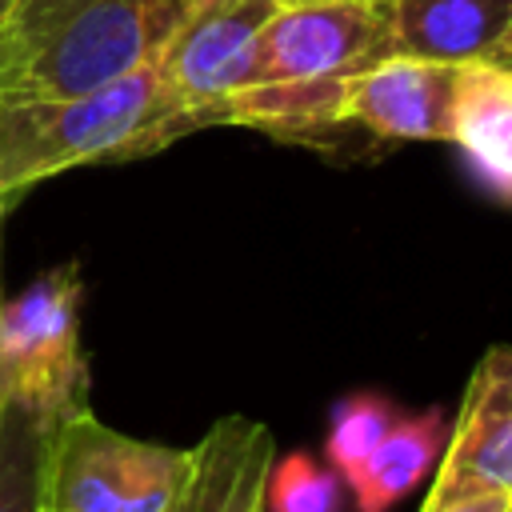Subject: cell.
<instances>
[{
    "label": "cell",
    "mask_w": 512,
    "mask_h": 512,
    "mask_svg": "<svg viewBox=\"0 0 512 512\" xmlns=\"http://www.w3.org/2000/svg\"><path fill=\"white\" fill-rule=\"evenodd\" d=\"M392 56L384 12L372 0H288L256 36L240 92L220 124H248L276 140L324 148L340 124V92L352 76Z\"/></svg>",
    "instance_id": "6da1fadb"
},
{
    "label": "cell",
    "mask_w": 512,
    "mask_h": 512,
    "mask_svg": "<svg viewBox=\"0 0 512 512\" xmlns=\"http://www.w3.org/2000/svg\"><path fill=\"white\" fill-rule=\"evenodd\" d=\"M192 0H8L0 12V100L104 88L152 64Z\"/></svg>",
    "instance_id": "7a4b0ae2"
},
{
    "label": "cell",
    "mask_w": 512,
    "mask_h": 512,
    "mask_svg": "<svg viewBox=\"0 0 512 512\" xmlns=\"http://www.w3.org/2000/svg\"><path fill=\"white\" fill-rule=\"evenodd\" d=\"M196 128V116L168 88L160 60L92 92L0 100V204L80 164L160 152Z\"/></svg>",
    "instance_id": "3957f363"
},
{
    "label": "cell",
    "mask_w": 512,
    "mask_h": 512,
    "mask_svg": "<svg viewBox=\"0 0 512 512\" xmlns=\"http://www.w3.org/2000/svg\"><path fill=\"white\" fill-rule=\"evenodd\" d=\"M80 272L60 264L0 304L4 404L24 408L48 436L84 408L88 368L80 348Z\"/></svg>",
    "instance_id": "277c9868"
},
{
    "label": "cell",
    "mask_w": 512,
    "mask_h": 512,
    "mask_svg": "<svg viewBox=\"0 0 512 512\" xmlns=\"http://www.w3.org/2000/svg\"><path fill=\"white\" fill-rule=\"evenodd\" d=\"M184 472L188 448L124 436L84 404L48 436L40 512H168Z\"/></svg>",
    "instance_id": "5b68a950"
},
{
    "label": "cell",
    "mask_w": 512,
    "mask_h": 512,
    "mask_svg": "<svg viewBox=\"0 0 512 512\" xmlns=\"http://www.w3.org/2000/svg\"><path fill=\"white\" fill-rule=\"evenodd\" d=\"M288 0H192L172 40L164 44L160 72L200 128L220 124V108L240 92L256 36Z\"/></svg>",
    "instance_id": "8992f818"
},
{
    "label": "cell",
    "mask_w": 512,
    "mask_h": 512,
    "mask_svg": "<svg viewBox=\"0 0 512 512\" xmlns=\"http://www.w3.org/2000/svg\"><path fill=\"white\" fill-rule=\"evenodd\" d=\"M480 492H512V348L504 344L476 364L420 512H440Z\"/></svg>",
    "instance_id": "52a82bcc"
},
{
    "label": "cell",
    "mask_w": 512,
    "mask_h": 512,
    "mask_svg": "<svg viewBox=\"0 0 512 512\" xmlns=\"http://www.w3.org/2000/svg\"><path fill=\"white\" fill-rule=\"evenodd\" d=\"M452 92H456V64L392 52L344 84L340 124L380 144L448 140Z\"/></svg>",
    "instance_id": "ba28073f"
},
{
    "label": "cell",
    "mask_w": 512,
    "mask_h": 512,
    "mask_svg": "<svg viewBox=\"0 0 512 512\" xmlns=\"http://www.w3.org/2000/svg\"><path fill=\"white\" fill-rule=\"evenodd\" d=\"M392 52L440 64L512 68V0H372Z\"/></svg>",
    "instance_id": "9c48e42d"
},
{
    "label": "cell",
    "mask_w": 512,
    "mask_h": 512,
    "mask_svg": "<svg viewBox=\"0 0 512 512\" xmlns=\"http://www.w3.org/2000/svg\"><path fill=\"white\" fill-rule=\"evenodd\" d=\"M272 468V432L244 416L216 420L196 448L168 512H256Z\"/></svg>",
    "instance_id": "30bf717a"
},
{
    "label": "cell",
    "mask_w": 512,
    "mask_h": 512,
    "mask_svg": "<svg viewBox=\"0 0 512 512\" xmlns=\"http://www.w3.org/2000/svg\"><path fill=\"white\" fill-rule=\"evenodd\" d=\"M480 184L500 200H512V68L508 64H460L452 92V132Z\"/></svg>",
    "instance_id": "8fae6325"
},
{
    "label": "cell",
    "mask_w": 512,
    "mask_h": 512,
    "mask_svg": "<svg viewBox=\"0 0 512 512\" xmlns=\"http://www.w3.org/2000/svg\"><path fill=\"white\" fill-rule=\"evenodd\" d=\"M448 440V412L424 408L416 416H396L380 444L344 476L356 512H392L440 460Z\"/></svg>",
    "instance_id": "7c38bea8"
},
{
    "label": "cell",
    "mask_w": 512,
    "mask_h": 512,
    "mask_svg": "<svg viewBox=\"0 0 512 512\" xmlns=\"http://www.w3.org/2000/svg\"><path fill=\"white\" fill-rule=\"evenodd\" d=\"M48 432L16 404L0 416V512H40Z\"/></svg>",
    "instance_id": "4fadbf2b"
},
{
    "label": "cell",
    "mask_w": 512,
    "mask_h": 512,
    "mask_svg": "<svg viewBox=\"0 0 512 512\" xmlns=\"http://www.w3.org/2000/svg\"><path fill=\"white\" fill-rule=\"evenodd\" d=\"M396 420V408L388 396L376 392H352L336 404L332 424H328V440H324V456L332 464V472L344 480L388 432V424Z\"/></svg>",
    "instance_id": "5bb4252c"
},
{
    "label": "cell",
    "mask_w": 512,
    "mask_h": 512,
    "mask_svg": "<svg viewBox=\"0 0 512 512\" xmlns=\"http://www.w3.org/2000/svg\"><path fill=\"white\" fill-rule=\"evenodd\" d=\"M264 504L268 512H340V480L308 452H288L268 468Z\"/></svg>",
    "instance_id": "9a60e30c"
},
{
    "label": "cell",
    "mask_w": 512,
    "mask_h": 512,
    "mask_svg": "<svg viewBox=\"0 0 512 512\" xmlns=\"http://www.w3.org/2000/svg\"><path fill=\"white\" fill-rule=\"evenodd\" d=\"M440 512H512V492H480V496H464Z\"/></svg>",
    "instance_id": "2e32d148"
},
{
    "label": "cell",
    "mask_w": 512,
    "mask_h": 512,
    "mask_svg": "<svg viewBox=\"0 0 512 512\" xmlns=\"http://www.w3.org/2000/svg\"><path fill=\"white\" fill-rule=\"evenodd\" d=\"M4 216V212H0ZM0 304H4V288H0ZM0 416H4V380H0Z\"/></svg>",
    "instance_id": "e0dca14e"
},
{
    "label": "cell",
    "mask_w": 512,
    "mask_h": 512,
    "mask_svg": "<svg viewBox=\"0 0 512 512\" xmlns=\"http://www.w3.org/2000/svg\"><path fill=\"white\" fill-rule=\"evenodd\" d=\"M4 4H8V0H0V12H4Z\"/></svg>",
    "instance_id": "ac0fdd59"
},
{
    "label": "cell",
    "mask_w": 512,
    "mask_h": 512,
    "mask_svg": "<svg viewBox=\"0 0 512 512\" xmlns=\"http://www.w3.org/2000/svg\"><path fill=\"white\" fill-rule=\"evenodd\" d=\"M256 512H264V504H260V508H256Z\"/></svg>",
    "instance_id": "d6986e66"
},
{
    "label": "cell",
    "mask_w": 512,
    "mask_h": 512,
    "mask_svg": "<svg viewBox=\"0 0 512 512\" xmlns=\"http://www.w3.org/2000/svg\"><path fill=\"white\" fill-rule=\"evenodd\" d=\"M0 212H4V204H0Z\"/></svg>",
    "instance_id": "ffe728a7"
}]
</instances>
